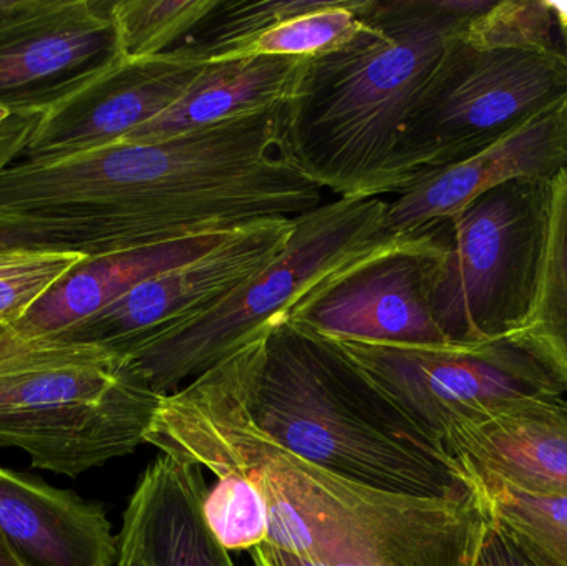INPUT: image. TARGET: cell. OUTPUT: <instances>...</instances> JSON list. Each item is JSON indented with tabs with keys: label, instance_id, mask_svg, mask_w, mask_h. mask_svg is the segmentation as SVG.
Instances as JSON below:
<instances>
[{
	"label": "cell",
	"instance_id": "cell-35",
	"mask_svg": "<svg viewBox=\"0 0 567 566\" xmlns=\"http://www.w3.org/2000/svg\"><path fill=\"white\" fill-rule=\"evenodd\" d=\"M12 115V110L6 109V106H0V125H3V123H6Z\"/></svg>",
	"mask_w": 567,
	"mask_h": 566
},
{
	"label": "cell",
	"instance_id": "cell-12",
	"mask_svg": "<svg viewBox=\"0 0 567 566\" xmlns=\"http://www.w3.org/2000/svg\"><path fill=\"white\" fill-rule=\"evenodd\" d=\"M292 229L293 218L245 226L215 251L135 286L53 342L103 349L123 358L212 308L261 271L282 251Z\"/></svg>",
	"mask_w": 567,
	"mask_h": 566
},
{
	"label": "cell",
	"instance_id": "cell-16",
	"mask_svg": "<svg viewBox=\"0 0 567 566\" xmlns=\"http://www.w3.org/2000/svg\"><path fill=\"white\" fill-rule=\"evenodd\" d=\"M0 534L22 566H116L102 505L0 467Z\"/></svg>",
	"mask_w": 567,
	"mask_h": 566
},
{
	"label": "cell",
	"instance_id": "cell-5",
	"mask_svg": "<svg viewBox=\"0 0 567 566\" xmlns=\"http://www.w3.org/2000/svg\"><path fill=\"white\" fill-rule=\"evenodd\" d=\"M389 202L340 198L293 218L292 235L268 266L195 318L123 356L158 395L178 391L284 318L313 286L395 236L386 233Z\"/></svg>",
	"mask_w": 567,
	"mask_h": 566
},
{
	"label": "cell",
	"instance_id": "cell-10",
	"mask_svg": "<svg viewBox=\"0 0 567 566\" xmlns=\"http://www.w3.org/2000/svg\"><path fill=\"white\" fill-rule=\"evenodd\" d=\"M445 248V222L395 236L313 286L284 318L337 341L452 344L432 312Z\"/></svg>",
	"mask_w": 567,
	"mask_h": 566
},
{
	"label": "cell",
	"instance_id": "cell-3",
	"mask_svg": "<svg viewBox=\"0 0 567 566\" xmlns=\"http://www.w3.org/2000/svg\"><path fill=\"white\" fill-rule=\"evenodd\" d=\"M145 444L236 472L265 495L275 545L320 566H473L488 515L482 498L393 494L313 467L185 389L163 395Z\"/></svg>",
	"mask_w": 567,
	"mask_h": 566
},
{
	"label": "cell",
	"instance_id": "cell-33",
	"mask_svg": "<svg viewBox=\"0 0 567 566\" xmlns=\"http://www.w3.org/2000/svg\"><path fill=\"white\" fill-rule=\"evenodd\" d=\"M116 566H150L133 550L132 547H126V545L118 544V562H116Z\"/></svg>",
	"mask_w": 567,
	"mask_h": 566
},
{
	"label": "cell",
	"instance_id": "cell-30",
	"mask_svg": "<svg viewBox=\"0 0 567 566\" xmlns=\"http://www.w3.org/2000/svg\"><path fill=\"white\" fill-rule=\"evenodd\" d=\"M42 115L40 112L13 113L0 125V172L20 158Z\"/></svg>",
	"mask_w": 567,
	"mask_h": 566
},
{
	"label": "cell",
	"instance_id": "cell-15",
	"mask_svg": "<svg viewBox=\"0 0 567 566\" xmlns=\"http://www.w3.org/2000/svg\"><path fill=\"white\" fill-rule=\"evenodd\" d=\"M443 451L473 484L567 497V392L503 405L453 431Z\"/></svg>",
	"mask_w": 567,
	"mask_h": 566
},
{
	"label": "cell",
	"instance_id": "cell-6",
	"mask_svg": "<svg viewBox=\"0 0 567 566\" xmlns=\"http://www.w3.org/2000/svg\"><path fill=\"white\" fill-rule=\"evenodd\" d=\"M162 398L125 359L75 346L0 371V445L75 478L145 444Z\"/></svg>",
	"mask_w": 567,
	"mask_h": 566
},
{
	"label": "cell",
	"instance_id": "cell-4",
	"mask_svg": "<svg viewBox=\"0 0 567 566\" xmlns=\"http://www.w3.org/2000/svg\"><path fill=\"white\" fill-rule=\"evenodd\" d=\"M466 23L443 16L432 0H372L362 29L307 59L279 106L284 162L340 198L393 193L390 166L403 128Z\"/></svg>",
	"mask_w": 567,
	"mask_h": 566
},
{
	"label": "cell",
	"instance_id": "cell-21",
	"mask_svg": "<svg viewBox=\"0 0 567 566\" xmlns=\"http://www.w3.org/2000/svg\"><path fill=\"white\" fill-rule=\"evenodd\" d=\"M495 522L535 566H567V497L532 494L495 482L475 484Z\"/></svg>",
	"mask_w": 567,
	"mask_h": 566
},
{
	"label": "cell",
	"instance_id": "cell-24",
	"mask_svg": "<svg viewBox=\"0 0 567 566\" xmlns=\"http://www.w3.org/2000/svg\"><path fill=\"white\" fill-rule=\"evenodd\" d=\"M218 0H118L110 13L125 60L162 55L178 45Z\"/></svg>",
	"mask_w": 567,
	"mask_h": 566
},
{
	"label": "cell",
	"instance_id": "cell-36",
	"mask_svg": "<svg viewBox=\"0 0 567 566\" xmlns=\"http://www.w3.org/2000/svg\"><path fill=\"white\" fill-rule=\"evenodd\" d=\"M563 52H565V50H563ZM565 53H566V56H567V52H565Z\"/></svg>",
	"mask_w": 567,
	"mask_h": 566
},
{
	"label": "cell",
	"instance_id": "cell-13",
	"mask_svg": "<svg viewBox=\"0 0 567 566\" xmlns=\"http://www.w3.org/2000/svg\"><path fill=\"white\" fill-rule=\"evenodd\" d=\"M205 66L166 55L120 60L43 113L17 162L50 163L116 145L178 102Z\"/></svg>",
	"mask_w": 567,
	"mask_h": 566
},
{
	"label": "cell",
	"instance_id": "cell-23",
	"mask_svg": "<svg viewBox=\"0 0 567 566\" xmlns=\"http://www.w3.org/2000/svg\"><path fill=\"white\" fill-rule=\"evenodd\" d=\"M372 0H322L319 7L292 17L239 50L245 56L313 59L349 42L365 22Z\"/></svg>",
	"mask_w": 567,
	"mask_h": 566
},
{
	"label": "cell",
	"instance_id": "cell-29",
	"mask_svg": "<svg viewBox=\"0 0 567 566\" xmlns=\"http://www.w3.org/2000/svg\"><path fill=\"white\" fill-rule=\"evenodd\" d=\"M473 566H535L523 552L513 544L512 538L489 521L480 544Z\"/></svg>",
	"mask_w": 567,
	"mask_h": 566
},
{
	"label": "cell",
	"instance_id": "cell-25",
	"mask_svg": "<svg viewBox=\"0 0 567 566\" xmlns=\"http://www.w3.org/2000/svg\"><path fill=\"white\" fill-rule=\"evenodd\" d=\"M203 498V515L228 552H251L268 541L269 512L262 492L245 475L219 472Z\"/></svg>",
	"mask_w": 567,
	"mask_h": 566
},
{
	"label": "cell",
	"instance_id": "cell-34",
	"mask_svg": "<svg viewBox=\"0 0 567 566\" xmlns=\"http://www.w3.org/2000/svg\"><path fill=\"white\" fill-rule=\"evenodd\" d=\"M0 566H22L19 558L10 550L7 542L3 541L2 534H0Z\"/></svg>",
	"mask_w": 567,
	"mask_h": 566
},
{
	"label": "cell",
	"instance_id": "cell-28",
	"mask_svg": "<svg viewBox=\"0 0 567 566\" xmlns=\"http://www.w3.org/2000/svg\"><path fill=\"white\" fill-rule=\"evenodd\" d=\"M72 348H75V346L30 341V339L19 335L16 329L0 326V371L55 358V356L63 354Z\"/></svg>",
	"mask_w": 567,
	"mask_h": 566
},
{
	"label": "cell",
	"instance_id": "cell-19",
	"mask_svg": "<svg viewBox=\"0 0 567 566\" xmlns=\"http://www.w3.org/2000/svg\"><path fill=\"white\" fill-rule=\"evenodd\" d=\"M307 59L245 56L208 63L166 112L120 143H155L239 116L279 109L292 96Z\"/></svg>",
	"mask_w": 567,
	"mask_h": 566
},
{
	"label": "cell",
	"instance_id": "cell-26",
	"mask_svg": "<svg viewBox=\"0 0 567 566\" xmlns=\"http://www.w3.org/2000/svg\"><path fill=\"white\" fill-rule=\"evenodd\" d=\"M85 258L45 249H0V326L16 329L27 312Z\"/></svg>",
	"mask_w": 567,
	"mask_h": 566
},
{
	"label": "cell",
	"instance_id": "cell-14",
	"mask_svg": "<svg viewBox=\"0 0 567 566\" xmlns=\"http://www.w3.org/2000/svg\"><path fill=\"white\" fill-rule=\"evenodd\" d=\"M567 169V103L483 152L429 169L389 202L386 233L405 236L439 225L483 193L518 178L555 179Z\"/></svg>",
	"mask_w": 567,
	"mask_h": 566
},
{
	"label": "cell",
	"instance_id": "cell-20",
	"mask_svg": "<svg viewBox=\"0 0 567 566\" xmlns=\"http://www.w3.org/2000/svg\"><path fill=\"white\" fill-rule=\"evenodd\" d=\"M512 338L532 349L567 385V169L553 179L548 246L535 306Z\"/></svg>",
	"mask_w": 567,
	"mask_h": 566
},
{
	"label": "cell",
	"instance_id": "cell-2",
	"mask_svg": "<svg viewBox=\"0 0 567 566\" xmlns=\"http://www.w3.org/2000/svg\"><path fill=\"white\" fill-rule=\"evenodd\" d=\"M183 389L347 481L413 497H480L463 469L336 341L289 319L272 322Z\"/></svg>",
	"mask_w": 567,
	"mask_h": 566
},
{
	"label": "cell",
	"instance_id": "cell-7",
	"mask_svg": "<svg viewBox=\"0 0 567 566\" xmlns=\"http://www.w3.org/2000/svg\"><path fill=\"white\" fill-rule=\"evenodd\" d=\"M553 179L503 183L446 219L432 312L452 344L512 338L538 295L551 222Z\"/></svg>",
	"mask_w": 567,
	"mask_h": 566
},
{
	"label": "cell",
	"instance_id": "cell-8",
	"mask_svg": "<svg viewBox=\"0 0 567 566\" xmlns=\"http://www.w3.org/2000/svg\"><path fill=\"white\" fill-rule=\"evenodd\" d=\"M462 32L430 76L400 136L390 166L396 195L429 169L463 162L567 103L561 47L480 49Z\"/></svg>",
	"mask_w": 567,
	"mask_h": 566
},
{
	"label": "cell",
	"instance_id": "cell-31",
	"mask_svg": "<svg viewBox=\"0 0 567 566\" xmlns=\"http://www.w3.org/2000/svg\"><path fill=\"white\" fill-rule=\"evenodd\" d=\"M255 566H320L316 562L307 560L299 555L290 554L271 544H261L249 552Z\"/></svg>",
	"mask_w": 567,
	"mask_h": 566
},
{
	"label": "cell",
	"instance_id": "cell-17",
	"mask_svg": "<svg viewBox=\"0 0 567 566\" xmlns=\"http://www.w3.org/2000/svg\"><path fill=\"white\" fill-rule=\"evenodd\" d=\"M202 467L163 454L136 484L118 544L150 566H236L203 515Z\"/></svg>",
	"mask_w": 567,
	"mask_h": 566
},
{
	"label": "cell",
	"instance_id": "cell-18",
	"mask_svg": "<svg viewBox=\"0 0 567 566\" xmlns=\"http://www.w3.org/2000/svg\"><path fill=\"white\" fill-rule=\"evenodd\" d=\"M236 231L193 236L85 258L27 312L16 331L30 341L53 342L135 286L215 251Z\"/></svg>",
	"mask_w": 567,
	"mask_h": 566
},
{
	"label": "cell",
	"instance_id": "cell-27",
	"mask_svg": "<svg viewBox=\"0 0 567 566\" xmlns=\"http://www.w3.org/2000/svg\"><path fill=\"white\" fill-rule=\"evenodd\" d=\"M548 0H498L466 23L462 37L480 49H559Z\"/></svg>",
	"mask_w": 567,
	"mask_h": 566
},
{
	"label": "cell",
	"instance_id": "cell-11",
	"mask_svg": "<svg viewBox=\"0 0 567 566\" xmlns=\"http://www.w3.org/2000/svg\"><path fill=\"white\" fill-rule=\"evenodd\" d=\"M99 0H0V106L47 113L123 59Z\"/></svg>",
	"mask_w": 567,
	"mask_h": 566
},
{
	"label": "cell",
	"instance_id": "cell-32",
	"mask_svg": "<svg viewBox=\"0 0 567 566\" xmlns=\"http://www.w3.org/2000/svg\"><path fill=\"white\" fill-rule=\"evenodd\" d=\"M549 9L555 17L556 30H558L559 47L567 52V2L548 0Z\"/></svg>",
	"mask_w": 567,
	"mask_h": 566
},
{
	"label": "cell",
	"instance_id": "cell-1",
	"mask_svg": "<svg viewBox=\"0 0 567 566\" xmlns=\"http://www.w3.org/2000/svg\"><path fill=\"white\" fill-rule=\"evenodd\" d=\"M322 189L279 155L278 109L0 172V249L112 255L296 218Z\"/></svg>",
	"mask_w": 567,
	"mask_h": 566
},
{
	"label": "cell",
	"instance_id": "cell-9",
	"mask_svg": "<svg viewBox=\"0 0 567 566\" xmlns=\"http://www.w3.org/2000/svg\"><path fill=\"white\" fill-rule=\"evenodd\" d=\"M332 341L442 449L453 431L503 405L567 392L563 379L513 338L446 346Z\"/></svg>",
	"mask_w": 567,
	"mask_h": 566
},
{
	"label": "cell",
	"instance_id": "cell-22",
	"mask_svg": "<svg viewBox=\"0 0 567 566\" xmlns=\"http://www.w3.org/2000/svg\"><path fill=\"white\" fill-rule=\"evenodd\" d=\"M320 3L322 0H218L189 35L162 55L198 65L226 62L262 33Z\"/></svg>",
	"mask_w": 567,
	"mask_h": 566
}]
</instances>
